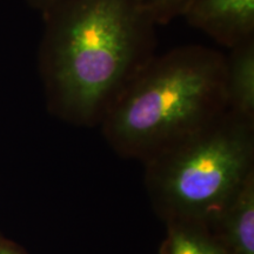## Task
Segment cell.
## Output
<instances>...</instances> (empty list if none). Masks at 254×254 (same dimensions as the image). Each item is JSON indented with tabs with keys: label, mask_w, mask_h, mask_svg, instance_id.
Segmentation results:
<instances>
[{
	"label": "cell",
	"mask_w": 254,
	"mask_h": 254,
	"mask_svg": "<svg viewBox=\"0 0 254 254\" xmlns=\"http://www.w3.org/2000/svg\"><path fill=\"white\" fill-rule=\"evenodd\" d=\"M47 11L44 74L55 109L101 122L155 56V26L135 0H58Z\"/></svg>",
	"instance_id": "1"
},
{
	"label": "cell",
	"mask_w": 254,
	"mask_h": 254,
	"mask_svg": "<svg viewBox=\"0 0 254 254\" xmlns=\"http://www.w3.org/2000/svg\"><path fill=\"white\" fill-rule=\"evenodd\" d=\"M165 254H228L199 224L174 221L170 225Z\"/></svg>",
	"instance_id": "7"
},
{
	"label": "cell",
	"mask_w": 254,
	"mask_h": 254,
	"mask_svg": "<svg viewBox=\"0 0 254 254\" xmlns=\"http://www.w3.org/2000/svg\"><path fill=\"white\" fill-rule=\"evenodd\" d=\"M0 254H23V253H21L20 251H18L15 247L9 245V244L0 241Z\"/></svg>",
	"instance_id": "9"
},
{
	"label": "cell",
	"mask_w": 254,
	"mask_h": 254,
	"mask_svg": "<svg viewBox=\"0 0 254 254\" xmlns=\"http://www.w3.org/2000/svg\"><path fill=\"white\" fill-rule=\"evenodd\" d=\"M182 17L228 49L254 38V0H190Z\"/></svg>",
	"instance_id": "4"
},
{
	"label": "cell",
	"mask_w": 254,
	"mask_h": 254,
	"mask_svg": "<svg viewBox=\"0 0 254 254\" xmlns=\"http://www.w3.org/2000/svg\"><path fill=\"white\" fill-rule=\"evenodd\" d=\"M228 254H254V176L246 178L217 220Z\"/></svg>",
	"instance_id": "6"
},
{
	"label": "cell",
	"mask_w": 254,
	"mask_h": 254,
	"mask_svg": "<svg viewBox=\"0 0 254 254\" xmlns=\"http://www.w3.org/2000/svg\"><path fill=\"white\" fill-rule=\"evenodd\" d=\"M253 120L225 111L150 157L155 189L176 221H215L253 172Z\"/></svg>",
	"instance_id": "3"
},
{
	"label": "cell",
	"mask_w": 254,
	"mask_h": 254,
	"mask_svg": "<svg viewBox=\"0 0 254 254\" xmlns=\"http://www.w3.org/2000/svg\"><path fill=\"white\" fill-rule=\"evenodd\" d=\"M34 1L38 2L40 6H43V8L47 9L51 5H53L56 1H58V0H34Z\"/></svg>",
	"instance_id": "10"
},
{
	"label": "cell",
	"mask_w": 254,
	"mask_h": 254,
	"mask_svg": "<svg viewBox=\"0 0 254 254\" xmlns=\"http://www.w3.org/2000/svg\"><path fill=\"white\" fill-rule=\"evenodd\" d=\"M157 25L182 17L190 0H135Z\"/></svg>",
	"instance_id": "8"
},
{
	"label": "cell",
	"mask_w": 254,
	"mask_h": 254,
	"mask_svg": "<svg viewBox=\"0 0 254 254\" xmlns=\"http://www.w3.org/2000/svg\"><path fill=\"white\" fill-rule=\"evenodd\" d=\"M222 72L224 56L201 45L153 56L105 113L107 140L150 158L196 131L227 111Z\"/></svg>",
	"instance_id": "2"
},
{
	"label": "cell",
	"mask_w": 254,
	"mask_h": 254,
	"mask_svg": "<svg viewBox=\"0 0 254 254\" xmlns=\"http://www.w3.org/2000/svg\"><path fill=\"white\" fill-rule=\"evenodd\" d=\"M222 90L227 111L254 118V38L231 47L224 56Z\"/></svg>",
	"instance_id": "5"
}]
</instances>
